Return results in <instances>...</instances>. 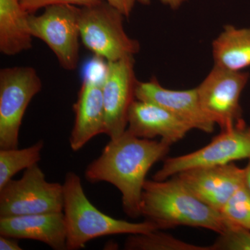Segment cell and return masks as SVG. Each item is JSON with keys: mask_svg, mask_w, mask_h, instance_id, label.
<instances>
[{"mask_svg": "<svg viewBox=\"0 0 250 250\" xmlns=\"http://www.w3.org/2000/svg\"><path fill=\"white\" fill-rule=\"evenodd\" d=\"M171 145L141 139L127 130L110 139L101 154L87 166L85 178L90 183L107 182L122 194L123 210L131 218L141 216V202L146 175L165 157Z\"/></svg>", "mask_w": 250, "mask_h": 250, "instance_id": "cell-1", "label": "cell"}, {"mask_svg": "<svg viewBox=\"0 0 250 250\" xmlns=\"http://www.w3.org/2000/svg\"><path fill=\"white\" fill-rule=\"evenodd\" d=\"M141 216L159 230L189 226L207 229L220 234L233 225L220 212L195 196L177 175L166 180L146 181L141 197Z\"/></svg>", "mask_w": 250, "mask_h": 250, "instance_id": "cell-2", "label": "cell"}, {"mask_svg": "<svg viewBox=\"0 0 250 250\" xmlns=\"http://www.w3.org/2000/svg\"><path fill=\"white\" fill-rule=\"evenodd\" d=\"M63 213L67 231V250L84 248L86 243L100 237L136 234L158 229L150 222L131 223L112 218L100 211L85 195L78 174L67 172L62 184Z\"/></svg>", "mask_w": 250, "mask_h": 250, "instance_id": "cell-3", "label": "cell"}, {"mask_svg": "<svg viewBox=\"0 0 250 250\" xmlns=\"http://www.w3.org/2000/svg\"><path fill=\"white\" fill-rule=\"evenodd\" d=\"M125 16L103 0L79 10L80 38L85 48L107 62H116L139 53V41L125 30Z\"/></svg>", "mask_w": 250, "mask_h": 250, "instance_id": "cell-4", "label": "cell"}, {"mask_svg": "<svg viewBox=\"0 0 250 250\" xmlns=\"http://www.w3.org/2000/svg\"><path fill=\"white\" fill-rule=\"evenodd\" d=\"M62 208V184L47 182L38 164L0 189V218L60 213Z\"/></svg>", "mask_w": 250, "mask_h": 250, "instance_id": "cell-5", "label": "cell"}, {"mask_svg": "<svg viewBox=\"0 0 250 250\" xmlns=\"http://www.w3.org/2000/svg\"><path fill=\"white\" fill-rule=\"evenodd\" d=\"M42 88V80L34 67L1 69L0 149L18 147L23 117L29 103Z\"/></svg>", "mask_w": 250, "mask_h": 250, "instance_id": "cell-6", "label": "cell"}, {"mask_svg": "<svg viewBox=\"0 0 250 250\" xmlns=\"http://www.w3.org/2000/svg\"><path fill=\"white\" fill-rule=\"evenodd\" d=\"M80 6L51 5L42 14H30L29 27L31 36L48 46L64 70H76L80 61Z\"/></svg>", "mask_w": 250, "mask_h": 250, "instance_id": "cell-7", "label": "cell"}, {"mask_svg": "<svg viewBox=\"0 0 250 250\" xmlns=\"http://www.w3.org/2000/svg\"><path fill=\"white\" fill-rule=\"evenodd\" d=\"M246 159H250V128L242 121L231 129L221 131L205 147L190 154L166 159L153 179L166 180L189 169L225 165Z\"/></svg>", "mask_w": 250, "mask_h": 250, "instance_id": "cell-8", "label": "cell"}, {"mask_svg": "<svg viewBox=\"0 0 250 250\" xmlns=\"http://www.w3.org/2000/svg\"><path fill=\"white\" fill-rule=\"evenodd\" d=\"M249 78L248 72L214 65L196 87L202 110L221 131L231 129L243 121L240 98Z\"/></svg>", "mask_w": 250, "mask_h": 250, "instance_id": "cell-9", "label": "cell"}, {"mask_svg": "<svg viewBox=\"0 0 250 250\" xmlns=\"http://www.w3.org/2000/svg\"><path fill=\"white\" fill-rule=\"evenodd\" d=\"M134 57L107 62L103 79L104 106L106 131L110 139L119 137L126 131L128 114L136 100L138 82L135 74Z\"/></svg>", "mask_w": 250, "mask_h": 250, "instance_id": "cell-10", "label": "cell"}, {"mask_svg": "<svg viewBox=\"0 0 250 250\" xmlns=\"http://www.w3.org/2000/svg\"><path fill=\"white\" fill-rule=\"evenodd\" d=\"M195 196L221 212L238 188L246 183L245 168L232 163L189 169L177 174Z\"/></svg>", "mask_w": 250, "mask_h": 250, "instance_id": "cell-11", "label": "cell"}, {"mask_svg": "<svg viewBox=\"0 0 250 250\" xmlns=\"http://www.w3.org/2000/svg\"><path fill=\"white\" fill-rule=\"evenodd\" d=\"M136 100L155 104L186 122L192 128L212 133L215 123L207 116L201 107L196 88L172 90L164 88L155 77L147 82H138Z\"/></svg>", "mask_w": 250, "mask_h": 250, "instance_id": "cell-12", "label": "cell"}, {"mask_svg": "<svg viewBox=\"0 0 250 250\" xmlns=\"http://www.w3.org/2000/svg\"><path fill=\"white\" fill-rule=\"evenodd\" d=\"M103 80L85 76L73 104L75 123L70 134V147L77 152L95 136L105 134L106 116L104 106Z\"/></svg>", "mask_w": 250, "mask_h": 250, "instance_id": "cell-13", "label": "cell"}, {"mask_svg": "<svg viewBox=\"0 0 250 250\" xmlns=\"http://www.w3.org/2000/svg\"><path fill=\"white\" fill-rule=\"evenodd\" d=\"M192 129L186 122L155 104L135 100L129 108L126 130L141 139L159 136L172 146Z\"/></svg>", "mask_w": 250, "mask_h": 250, "instance_id": "cell-14", "label": "cell"}, {"mask_svg": "<svg viewBox=\"0 0 250 250\" xmlns=\"http://www.w3.org/2000/svg\"><path fill=\"white\" fill-rule=\"evenodd\" d=\"M0 235L40 241L55 250H67L62 212L0 218Z\"/></svg>", "mask_w": 250, "mask_h": 250, "instance_id": "cell-15", "label": "cell"}, {"mask_svg": "<svg viewBox=\"0 0 250 250\" xmlns=\"http://www.w3.org/2000/svg\"><path fill=\"white\" fill-rule=\"evenodd\" d=\"M21 1L0 0V52L6 56L17 55L33 46L30 14L23 9Z\"/></svg>", "mask_w": 250, "mask_h": 250, "instance_id": "cell-16", "label": "cell"}, {"mask_svg": "<svg viewBox=\"0 0 250 250\" xmlns=\"http://www.w3.org/2000/svg\"><path fill=\"white\" fill-rule=\"evenodd\" d=\"M214 65L240 72L250 66V29L227 24L212 43Z\"/></svg>", "mask_w": 250, "mask_h": 250, "instance_id": "cell-17", "label": "cell"}, {"mask_svg": "<svg viewBox=\"0 0 250 250\" xmlns=\"http://www.w3.org/2000/svg\"><path fill=\"white\" fill-rule=\"evenodd\" d=\"M43 147L44 142L40 141L23 149H0V189L18 172L37 164Z\"/></svg>", "mask_w": 250, "mask_h": 250, "instance_id": "cell-18", "label": "cell"}, {"mask_svg": "<svg viewBox=\"0 0 250 250\" xmlns=\"http://www.w3.org/2000/svg\"><path fill=\"white\" fill-rule=\"evenodd\" d=\"M127 250H210L209 247H200L185 243L159 230L145 233L130 234L125 243Z\"/></svg>", "mask_w": 250, "mask_h": 250, "instance_id": "cell-19", "label": "cell"}, {"mask_svg": "<svg viewBox=\"0 0 250 250\" xmlns=\"http://www.w3.org/2000/svg\"><path fill=\"white\" fill-rule=\"evenodd\" d=\"M220 213L229 223L250 230V188L247 183L237 189Z\"/></svg>", "mask_w": 250, "mask_h": 250, "instance_id": "cell-20", "label": "cell"}, {"mask_svg": "<svg viewBox=\"0 0 250 250\" xmlns=\"http://www.w3.org/2000/svg\"><path fill=\"white\" fill-rule=\"evenodd\" d=\"M210 250H250V230L231 225L220 236Z\"/></svg>", "mask_w": 250, "mask_h": 250, "instance_id": "cell-21", "label": "cell"}, {"mask_svg": "<svg viewBox=\"0 0 250 250\" xmlns=\"http://www.w3.org/2000/svg\"><path fill=\"white\" fill-rule=\"evenodd\" d=\"M103 0H22L23 9L29 14H34L39 9L56 4H70L74 6H89L99 4Z\"/></svg>", "mask_w": 250, "mask_h": 250, "instance_id": "cell-22", "label": "cell"}, {"mask_svg": "<svg viewBox=\"0 0 250 250\" xmlns=\"http://www.w3.org/2000/svg\"><path fill=\"white\" fill-rule=\"evenodd\" d=\"M120 11L125 18L129 17L136 4L148 6L151 0H105Z\"/></svg>", "mask_w": 250, "mask_h": 250, "instance_id": "cell-23", "label": "cell"}, {"mask_svg": "<svg viewBox=\"0 0 250 250\" xmlns=\"http://www.w3.org/2000/svg\"><path fill=\"white\" fill-rule=\"evenodd\" d=\"M16 238L0 235V250H22Z\"/></svg>", "mask_w": 250, "mask_h": 250, "instance_id": "cell-24", "label": "cell"}, {"mask_svg": "<svg viewBox=\"0 0 250 250\" xmlns=\"http://www.w3.org/2000/svg\"><path fill=\"white\" fill-rule=\"evenodd\" d=\"M158 1H160L163 4L169 6L170 9L177 10L180 8L188 0H158Z\"/></svg>", "mask_w": 250, "mask_h": 250, "instance_id": "cell-25", "label": "cell"}, {"mask_svg": "<svg viewBox=\"0 0 250 250\" xmlns=\"http://www.w3.org/2000/svg\"><path fill=\"white\" fill-rule=\"evenodd\" d=\"M245 171H246V183L250 188V159L249 164H248V165L247 166V167L245 168Z\"/></svg>", "mask_w": 250, "mask_h": 250, "instance_id": "cell-26", "label": "cell"}]
</instances>
